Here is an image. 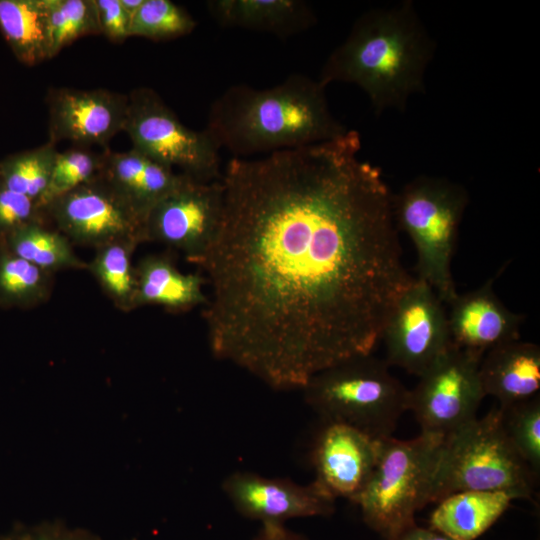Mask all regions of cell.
Instances as JSON below:
<instances>
[{
  "label": "cell",
  "instance_id": "16",
  "mask_svg": "<svg viewBox=\"0 0 540 540\" xmlns=\"http://www.w3.org/2000/svg\"><path fill=\"white\" fill-rule=\"evenodd\" d=\"M494 279L457 294L449 304L448 325L454 346L484 355L494 347L519 340L524 317L501 302L493 290Z\"/></svg>",
  "mask_w": 540,
  "mask_h": 540
},
{
  "label": "cell",
  "instance_id": "35",
  "mask_svg": "<svg viewBox=\"0 0 540 540\" xmlns=\"http://www.w3.org/2000/svg\"><path fill=\"white\" fill-rule=\"evenodd\" d=\"M397 540H454L432 528H421L414 525L402 533Z\"/></svg>",
  "mask_w": 540,
  "mask_h": 540
},
{
  "label": "cell",
  "instance_id": "20",
  "mask_svg": "<svg viewBox=\"0 0 540 540\" xmlns=\"http://www.w3.org/2000/svg\"><path fill=\"white\" fill-rule=\"evenodd\" d=\"M135 270L138 308L155 305L171 312H184L207 302L205 277L181 272L167 255H147L135 265Z\"/></svg>",
  "mask_w": 540,
  "mask_h": 540
},
{
  "label": "cell",
  "instance_id": "25",
  "mask_svg": "<svg viewBox=\"0 0 540 540\" xmlns=\"http://www.w3.org/2000/svg\"><path fill=\"white\" fill-rule=\"evenodd\" d=\"M54 273L22 259L0 243V308L31 309L52 295Z\"/></svg>",
  "mask_w": 540,
  "mask_h": 540
},
{
  "label": "cell",
  "instance_id": "4",
  "mask_svg": "<svg viewBox=\"0 0 540 540\" xmlns=\"http://www.w3.org/2000/svg\"><path fill=\"white\" fill-rule=\"evenodd\" d=\"M538 475L508 438L499 409L445 437L431 480L429 503L467 490L530 498Z\"/></svg>",
  "mask_w": 540,
  "mask_h": 540
},
{
  "label": "cell",
  "instance_id": "34",
  "mask_svg": "<svg viewBox=\"0 0 540 540\" xmlns=\"http://www.w3.org/2000/svg\"><path fill=\"white\" fill-rule=\"evenodd\" d=\"M253 540H306L288 530L284 524H262L261 530Z\"/></svg>",
  "mask_w": 540,
  "mask_h": 540
},
{
  "label": "cell",
  "instance_id": "15",
  "mask_svg": "<svg viewBox=\"0 0 540 540\" xmlns=\"http://www.w3.org/2000/svg\"><path fill=\"white\" fill-rule=\"evenodd\" d=\"M379 440L350 425L325 421L312 449L314 482L334 499L352 502L373 473Z\"/></svg>",
  "mask_w": 540,
  "mask_h": 540
},
{
  "label": "cell",
  "instance_id": "19",
  "mask_svg": "<svg viewBox=\"0 0 540 540\" xmlns=\"http://www.w3.org/2000/svg\"><path fill=\"white\" fill-rule=\"evenodd\" d=\"M223 27H236L287 37L310 28L316 17L299 0H212L206 3Z\"/></svg>",
  "mask_w": 540,
  "mask_h": 540
},
{
  "label": "cell",
  "instance_id": "36",
  "mask_svg": "<svg viewBox=\"0 0 540 540\" xmlns=\"http://www.w3.org/2000/svg\"><path fill=\"white\" fill-rule=\"evenodd\" d=\"M119 1H120L122 9L124 10L125 14L130 20V25H131L133 18L139 11L144 0H119Z\"/></svg>",
  "mask_w": 540,
  "mask_h": 540
},
{
  "label": "cell",
  "instance_id": "18",
  "mask_svg": "<svg viewBox=\"0 0 540 540\" xmlns=\"http://www.w3.org/2000/svg\"><path fill=\"white\" fill-rule=\"evenodd\" d=\"M479 375L485 396L501 408L530 400L540 389V348L519 340L494 347L482 357Z\"/></svg>",
  "mask_w": 540,
  "mask_h": 540
},
{
  "label": "cell",
  "instance_id": "12",
  "mask_svg": "<svg viewBox=\"0 0 540 540\" xmlns=\"http://www.w3.org/2000/svg\"><path fill=\"white\" fill-rule=\"evenodd\" d=\"M222 214L221 180L204 182L188 176L148 213L145 242L164 244L196 265L215 239Z\"/></svg>",
  "mask_w": 540,
  "mask_h": 540
},
{
  "label": "cell",
  "instance_id": "21",
  "mask_svg": "<svg viewBox=\"0 0 540 540\" xmlns=\"http://www.w3.org/2000/svg\"><path fill=\"white\" fill-rule=\"evenodd\" d=\"M515 499L504 491L467 490L438 502L430 528L454 540H474L489 529Z\"/></svg>",
  "mask_w": 540,
  "mask_h": 540
},
{
  "label": "cell",
  "instance_id": "7",
  "mask_svg": "<svg viewBox=\"0 0 540 540\" xmlns=\"http://www.w3.org/2000/svg\"><path fill=\"white\" fill-rule=\"evenodd\" d=\"M444 437L420 433L413 439L379 440L376 466L352 501L364 521L385 540H397L415 525V513L429 503L431 480Z\"/></svg>",
  "mask_w": 540,
  "mask_h": 540
},
{
  "label": "cell",
  "instance_id": "8",
  "mask_svg": "<svg viewBox=\"0 0 540 540\" xmlns=\"http://www.w3.org/2000/svg\"><path fill=\"white\" fill-rule=\"evenodd\" d=\"M124 132L132 148L195 180H219L220 148L207 131L193 130L153 89L139 87L128 95Z\"/></svg>",
  "mask_w": 540,
  "mask_h": 540
},
{
  "label": "cell",
  "instance_id": "24",
  "mask_svg": "<svg viewBox=\"0 0 540 540\" xmlns=\"http://www.w3.org/2000/svg\"><path fill=\"white\" fill-rule=\"evenodd\" d=\"M139 243L130 240L117 241L95 249L87 262V270L93 275L105 295L123 312L138 308L137 277L132 256Z\"/></svg>",
  "mask_w": 540,
  "mask_h": 540
},
{
  "label": "cell",
  "instance_id": "22",
  "mask_svg": "<svg viewBox=\"0 0 540 540\" xmlns=\"http://www.w3.org/2000/svg\"><path fill=\"white\" fill-rule=\"evenodd\" d=\"M0 31L22 64L50 59L45 0H0Z\"/></svg>",
  "mask_w": 540,
  "mask_h": 540
},
{
  "label": "cell",
  "instance_id": "5",
  "mask_svg": "<svg viewBox=\"0 0 540 540\" xmlns=\"http://www.w3.org/2000/svg\"><path fill=\"white\" fill-rule=\"evenodd\" d=\"M388 366L373 354L340 362L307 382L305 402L324 421L350 425L375 439L392 436L409 410L410 390Z\"/></svg>",
  "mask_w": 540,
  "mask_h": 540
},
{
  "label": "cell",
  "instance_id": "29",
  "mask_svg": "<svg viewBox=\"0 0 540 540\" xmlns=\"http://www.w3.org/2000/svg\"><path fill=\"white\" fill-rule=\"evenodd\" d=\"M196 27L194 18L170 0H144L133 18L129 35L155 41L190 34Z\"/></svg>",
  "mask_w": 540,
  "mask_h": 540
},
{
  "label": "cell",
  "instance_id": "2",
  "mask_svg": "<svg viewBox=\"0 0 540 540\" xmlns=\"http://www.w3.org/2000/svg\"><path fill=\"white\" fill-rule=\"evenodd\" d=\"M436 44L410 0L361 14L346 38L325 60L318 81L359 87L376 116L405 111L408 100L425 93V73Z\"/></svg>",
  "mask_w": 540,
  "mask_h": 540
},
{
  "label": "cell",
  "instance_id": "32",
  "mask_svg": "<svg viewBox=\"0 0 540 540\" xmlns=\"http://www.w3.org/2000/svg\"><path fill=\"white\" fill-rule=\"evenodd\" d=\"M0 540H101L99 536L82 528H69L60 521L37 525L17 523L0 535Z\"/></svg>",
  "mask_w": 540,
  "mask_h": 540
},
{
  "label": "cell",
  "instance_id": "33",
  "mask_svg": "<svg viewBox=\"0 0 540 540\" xmlns=\"http://www.w3.org/2000/svg\"><path fill=\"white\" fill-rule=\"evenodd\" d=\"M94 5L101 35L113 43H122L130 37V20L119 0H94Z\"/></svg>",
  "mask_w": 540,
  "mask_h": 540
},
{
  "label": "cell",
  "instance_id": "17",
  "mask_svg": "<svg viewBox=\"0 0 540 540\" xmlns=\"http://www.w3.org/2000/svg\"><path fill=\"white\" fill-rule=\"evenodd\" d=\"M101 177L145 219L151 209L188 176L131 148L114 152L105 148Z\"/></svg>",
  "mask_w": 540,
  "mask_h": 540
},
{
  "label": "cell",
  "instance_id": "28",
  "mask_svg": "<svg viewBox=\"0 0 540 540\" xmlns=\"http://www.w3.org/2000/svg\"><path fill=\"white\" fill-rule=\"evenodd\" d=\"M104 156L75 146L56 155L48 186L37 202L41 210L52 200L100 176Z\"/></svg>",
  "mask_w": 540,
  "mask_h": 540
},
{
  "label": "cell",
  "instance_id": "31",
  "mask_svg": "<svg viewBox=\"0 0 540 540\" xmlns=\"http://www.w3.org/2000/svg\"><path fill=\"white\" fill-rule=\"evenodd\" d=\"M43 218L36 201L0 184V238Z\"/></svg>",
  "mask_w": 540,
  "mask_h": 540
},
{
  "label": "cell",
  "instance_id": "27",
  "mask_svg": "<svg viewBox=\"0 0 540 540\" xmlns=\"http://www.w3.org/2000/svg\"><path fill=\"white\" fill-rule=\"evenodd\" d=\"M50 59L87 35H99L94 0H45Z\"/></svg>",
  "mask_w": 540,
  "mask_h": 540
},
{
  "label": "cell",
  "instance_id": "14",
  "mask_svg": "<svg viewBox=\"0 0 540 540\" xmlns=\"http://www.w3.org/2000/svg\"><path fill=\"white\" fill-rule=\"evenodd\" d=\"M49 142L105 146L124 130L128 95L106 89L53 88L47 95Z\"/></svg>",
  "mask_w": 540,
  "mask_h": 540
},
{
  "label": "cell",
  "instance_id": "6",
  "mask_svg": "<svg viewBox=\"0 0 540 540\" xmlns=\"http://www.w3.org/2000/svg\"><path fill=\"white\" fill-rule=\"evenodd\" d=\"M468 203L463 185L428 175L417 176L392 196L396 226L410 237L417 252V278L428 283L443 303L450 304L457 295L451 263Z\"/></svg>",
  "mask_w": 540,
  "mask_h": 540
},
{
  "label": "cell",
  "instance_id": "10",
  "mask_svg": "<svg viewBox=\"0 0 540 540\" xmlns=\"http://www.w3.org/2000/svg\"><path fill=\"white\" fill-rule=\"evenodd\" d=\"M41 211L72 244L97 249L123 240L145 242L144 221L101 175Z\"/></svg>",
  "mask_w": 540,
  "mask_h": 540
},
{
  "label": "cell",
  "instance_id": "23",
  "mask_svg": "<svg viewBox=\"0 0 540 540\" xmlns=\"http://www.w3.org/2000/svg\"><path fill=\"white\" fill-rule=\"evenodd\" d=\"M0 243L31 264L51 273L61 270H87L70 240L45 219L21 226Z\"/></svg>",
  "mask_w": 540,
  "mask_h": 540
},
{
  "label": "cell",
  "instance_id": "26",
  "mask_svg": "<svg viewBox=\"0 0 540 540\" xmlns=\"http://www.w3.org/2000/svg\"><path fill=\"white\" fill-rule=\"evenodd\" d=\"M57 153L56 145L48 141L7 156L0 161V184L37 203L48 186Z\"/></svg>",
  "mask_w": 540,
  "mask_h": 540
},
{
  "label": "cell",
  "instance_id": "30",
  "mask_svg": "<svg viewBox=\"0 0 540 540\" xmlns=\"http://www.w3.org/2000/svg\"><path fill=\"white\" fill-rule=\"evenodd\" d=\"M498 409L508 438L538 475L540 471L539 395L530 400Z\"/></svg>",
  "mask_w": 540,
  "mask_h": 540
},
{
  "label": "cell",
  "instance_id": "11",
  "mask_svg": "<svg viewBox=\"0 0 540 540\" xmlns=\"http://www.w3.org/2000/svg\"><path fill=\"white\" fill-rule=\"evenodd\" d=\"M385 362L420 377L451 345L443 302L414 278L396 302L382 332Z\"/></svg>",
  "mask_w": 540,
  "mask_h": 540
},
{
  "label": "cell",
  "instance_id": "13",
  "mask_svg": "<svg viewBox=\"0 0 540 540\" xmlns=\"http://www.w3.org/2000/svg\"><path fill=\"white\" fill-rule=\"evenodd\" d=\"M222 490L244 517L262 524H284L293 518L326 516L335 499L314 481L300 485L289 479L237 471L222 482Z\"/></svg>",
  "mask_w": 540,
  "mask_h": 540
},
{
  "label": "cell",
  "instance_id": "1",
  "mask_svg": "<svg viewBox=\"0 0 540 540\" xmlns=\"http://www.w3.org/2000/svg\"><path fill=\"white\" fill-rule=\"evenodd\" d=\"M358 131L221 175L218 233L197 262L210 351L276 390L372 354L413 281L381 169Z\"/></svg>",
  "mask_w": 540,
  "mask_h": 540
},
{
  "label": "cell",
  "instance_id": "3",
  "mask_svg": "<svg viewBox=\"0 0 540 540\" xmlns=\"http://www.w3.org/2000/svg\"><path fill=\"white\" fill-rule=\"evenodd\" d=\"M205 130L233 158H250L329 141L348 128L318 79L292 74L265 89L230 86L212 102Z\"/></svg>",
  "mask_w": 540,
  "mask_h": 540
},
{
  "label": "cell",
  "instance_id": "9",
  "mask_svg": "<svg viewBox=\"0 0 540 540\" xmlns=\"http://www.w3.org/2000/svg\"><path fill=\"white\" fill-rule=\"evenodd\" d=\"M484 355L453 344L410 390L409 410L421 433L447 437L474 419L485 397L479 366Z\"/></svg>",
  "mask_w": 540,
  "mask_h": 540
}]
</instances>
